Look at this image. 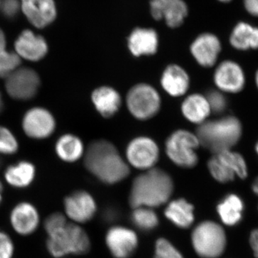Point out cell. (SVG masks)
I'll use <instances>...</instances> for the list:
<instances>
[{
    "instance_id": "1",
    "label": "cell",
    "mask_w": 258,
    "mask_h": 258,
    "mask_svg": "<svg viewBox=\"0 0 258 258\" xmlns=\"http://www.w3.org/2000/svg\"><path fill=\"white\" fill-rule=\"evenodd\" d=\"M85 165L90 172L106 184L119 182L130 171L115 146L105 140L96 141L88 147Z\"/></svg>"
},
{
    "instance_id": "2",
    "label": "cell",
    "mask_w": 258,
    "mask_h": 258,
    "mask_svg": "<svg viewBox=\"0 0 258 258\" xmlns=\"http://www.w3.org/2000/svg\"><path fill=\"white\" fill-rule=\"evenodd\" d=\"M174 189L171 176L159 169H150L134 180L129 203L134 209L157 208L170 198Z\"/></svg>"
},
{
    "instance_id": "3",
    "label": "cell",
    "mask_w": 258,
    "mask_h": 258,
    "mask_svg": "<svg viewBox=\"0 0 258 258\" xmlns=\"http://www.w3.org/2000/svg\"><path fill=\"white\" fill-rule=\"evenodd\" d=\"M242 134L240 120L233 115L205 120L197 130L200 144L213 154L228 150L238 143Z\"/></svg>"
},
{
    "instance_id": "4",
    "label": "cell",
    "mask_w": 258,
    "mask_h": 258,
    "mask_svg": "<svg viewBox=\"0 0 258 258\" xmlns=\"http://www.w3.org/2000/svg\"><path fill=\"white\" fill-rule=\"evenodd\" d=\"M47 249L51 256L62 258L69 254H83L91 248V242L86 231L75 223L47 236Z\"/></svg>"
},
{
    "instance_id": "5",
    "label": "cell",
    "mask_w": 258,
    "mask_h": 258,
    "mask_svg": "<svg viewBox=\"0 0 258 258\" xmlns=\"http://www.w3.org/2000/svg\"><path fill=\"white\" fill-rule=\"evenodd\" d=\"M191 242L200 257L217 258L225 251L227 238L221 225L215 222L205 221L195 227L191 234Z\"/></svg>"
},
{
    "instance_id": "6",
    "label": "cell",
    "mask_w": 258,
    "mask_h": 258,
    "mask_svg": "<svg viewBox=\"0 0 258 258\" xmlns=\"http://www.w3.org/2000/svg\"><path fill=\"white\" fill-rule=\"evenodd\" d=\"M208 166L212 177L223 184L235 177L244 179L248 176V166L243 156L232 149L213 154Z\"/></svg>"
},
{
    "instance_id": "7",
    "label": "cell",
    "mask_w": 258,
    "mask_h": 258,
    "mask_svg": "<svg viewBox=\"0 0 258 258\" xmlns=\"http://www.w3.org/2000/svg\"><path fill=\"white\" fill-rule=\"evenodd\" d=\"M200 144L195 134L187 131H176L166 141V154L176 165L192 168L198 162L196 150Z\"/></svg>"
},
{
    "instance_id": "8",
    "label": "cell",
    "mask_w": 258,
    "mask_h": 258,
    "mask_svg": "<svg viewBox=\"0 0 258 258\" xmlns=\"http://www.w3.org/2000/svg\"><path fill=\"white\" fill-rule=\"evenodd\" d=\"M160 106L159 93L149 85H137L127 95L129 111L139 120H147L154 116L160 109Z\"/></svg>"
},
{
    "instance_id": "9",
    "label": "cell",
    "mask_w": 258,
    "mask_h": 258,
    "mask_svg": "<svg viewBox=\"0 0 258 258\" xmlns=\"http://www.w3.org/2000/svg\"><path fill=\"white\" fill-rule=\"evenodd\" d=\"M5 86L12 98L25 101L35 96L40 86V79L31 69H18L7 78Z\"/></svg>"
},
{
    "instance_id": "10",
    "label": "cell",
    "mask_w": 258,
    "mask_h": 258,
    "mask_svg": "<svg viewBox=\"0 0 258 258\" xmlns=\"http://www.w3.org/2000/svg\"><path fill=\"white\" fill-rule=\"evenodd\" d=\"M126 154L129 162L134 167L150 169L159 159V148L152 139L139 137L128 144Z\"/></svg>"
},
{
    "instance_id": "11",
    "label": "cell",
    "mask_w": 258,
    "mask_h": 258,
    "mask_svg": "<svg viewBox=\"0 0 258 258\" xmlns=\"http://www.w3.org/2000/svg\"><path fill=\"white\" fill-rule=\"evenodd\" d=\"M214 81L222 92L237 93L245 86L246 78L240 64L234 61L226 60L217 68Z\"/></svg>"
},
{
    "instance_id": "12",
    "label": "cell",
    "mask_w": 258,
    "mask_h": 258,
    "mask_svg": "<svg viewBox=\"0 0 258 258\" xmlns=\"http://www.w3.org/2000/svg\"><path fill=\"white\" fill-rule=\"evenodd\" d=\"M66 215L76 223H85L94 217L96 204L90 194L84 191H76L64 199Z\"/></svg>"
},
{
    "instance_id": "13",
    "label": "cell",
    "mask_w": 258,
    "mask_h": 258,
    "mask_svg": "<svg viewBox=\"0 0 258 258\" xmlns=\"http://www.w3.org/2000/svg\"><path fill=\"white\" fill-rule=\"evenodd\" d=\"M23 129L33 139L47 138L53 133L55 119L50 112L42 108H34L27 112L23 118Z\"/></svg>"
},
{
    "instance_id": "14",
    "label": "cell",
    "mask_w": 258,
    "mask_h": 258,
    "mask_svg": "<svg viewBox=\"0 0 258 258\" xmlns=\"http://www.w3.org/2000/svg\"><path fill=\"white\" fill-rule=\"evenodd\" d=\"M106 242L110 252L115 258H128L138 245L135 232L123 227H113L106 234Z\"/></svg>"
},
{
    "instance_id": "15",
    "label": "cell",
    "mask_w": 258,
    "mask_h": 258,
    "mask_svg": "<svg viewBox=\"0 0 258 258\" xmlns=\"http://www.w3.org/2000/svg\"><path fill=\"white\" fill-rule=\"evenodd\" d=\"M20 5L28 21L37 28H45L57 15L53 0H20Z\"/></svg>"
},
{
    "instance_id": "16",
    "label": "cell",
    "mask_w": 258,
    "mask_h": 258,
    "mask_svg": "<svg viewBox=\"0 0 258 258\" xmlns=\"http://www.w3.org/2000/svg\"><path fill=\"white\" fill-rule=\"evenodd\" d=\"M150 5L153 18L164 19L170 28L180 26L187 15V7L183 0H151Z\"/></svg>"
},
{
    "instance_id": "17",
    "label": "cell",
    "mask_w": 258,
    "mask_h": 258,
    "mask_svg": "<svg viewBox=\"0 0 258 258\" xmlns=\"http://www.w3.org/2000/svg\"><path fill=\"white\" fill-rule=\"evenodd\" d=\"M10 224L13 230L22 236L33 234L40 225V215L32 204L20 203L10 213Z\"/></svg>"
},
{
    "instance_id": "18",
    "label": "cell",
    "mask_w": 258,
    "mask_h": 258,
    "mask_svg": "<svg viewBox=\"0 0 258 258\" xmlns=\"http://www.w3.org/2000/svg\"><path fill=\"white\" fill-rule=\"evenodd\" d=\"M220 51L221 43L213 34L200 35L191 45L194 57L203 67H212L216 63Z\"/></svg>"
},
{
    "instance_id": "19",
    "label": "cell",
    "mask_w": 258,
    "mask_h": 258,
    "mask_svg": "<svg viewBox=\"0 0 258 258\" xmlns=\"http://www.w3.org/2000/svg\"><path fill=\"white\" fill-rule=\"evenodd\" d=\"M15 50L20 57L30 61L41 60L47 52L45 39L30 30H24L15 43Z\"/></svg>"
},
{
    "instance_id": "20",
    "label": "cell",
    "mask_w": 258,
    "mask_h": 258,
    "mask_svg": "<svg viewBox=\"0 0 258 258\" xmlns=\"http://www.w3.org/2000/svg\"><path fill=\"white\" fill-rule=\"evenodd\" d=\"M128 45L134 56L153 55L157 50V32L152 29H135L129 36Z\"/></svg>"
},
{
    "instance_id": "21",
    "label": "cell",
    "mask_w": 258,
    "mask_h": 258,
    "mask_svg": "<svg viewBox=\"0 0 258 258\" xmlns=\"http://www.w3.org/2000/svg\"><path fill=\"white\" fill-rule=\"evenodd\" d=\"M161 82L164 89L172 96H182L189 89V76L184 69L176 64H171L166 68Z\"/></svg>"
},
{
    "instance_id": "22",
    "label": "cell",
    "mask_w": 258,
    "mask_h": 258,
    "mask_svg": "<svg viewBox=\"0 0 258 258\" xmlns=\"http://www.w3.org/2000/svg\"><path fill=\"white\" fill-rule=\"evenodd\" d=\"M92 101L97 111L106 118L115 115L121 104L118 93L113 88L106 86L97 88L93 91Z\"/></svg>"
},
{
    "instance_id": "23",
    "label": "cell",
    "mask_w": 258,
    "mask_h": 258,
    "mask_svg": "<svg viewBox=\"0 0 258 258\" xmlns=\"http://www.w3.org/2000/svg\"><path fill=\"white\" fill-rule=\"evenodd\" d=\"M244 209L242 199L235 194H230L219 204L217 212L222 222L231 227L240 223L243 217Z\"/></svg>"
},
{
    "instance_id": "24",
    "label": "cell",
    "mask_w": 258,
    "mask_h": 258,
    "mask_svg": "<svg viewBox=\"0 0 258 258\" xmlns=\"http://www.w3.org/2000/svg\"><path fill=\"white\" fill-rule=\"evenodd\" d=\"M181 111L186 119L200 124L205 122L211 113L206 97L200 94L187 97L183 102Z\"/></svg>"
},
{
    "instance_id": "25",
    "label": "cell",
    "mask_w": 258,
    "mask_h": 258,
    "mask_svg": "<svg viewBox=\"0 0 258 258\" xmlns=\"http://www.w3.org/2000/svg\"><path fill=\"white\" fill-rule=\"evenodd\" d=\"M165 216L180 228H188L194 222V207L184 199L173 200L166 208Z\"/></svg>"
},
{
    "instance_id": "26",
    "label": "cell",
    "mask_w": 258,
    "mask_h": 258,
    "mask_svg": "<svg viewBox=\"0 0 258 258\" xmlns=\"http://www.w3.org/2000/svg\"><path fill=\"white\" fill-rule=\"evenodd\" d=\"M232 47L239 50L258 48V28L249 24L240 23L234 29L230 36Z\"/></svg>"
},
{
    "instance_id": "27",
    "label": "cell",
    "mask_w": 258,
    "mask_h": 258,
    "mask_svg": "<svg viewBox=\"0 0 258 258\" xmlns=\"http://www.w3.org/2000/svg\"><path fill=\"white\" fill-rule=\"evenodd\" d=\"M35 174L34 166L30 162L22 161L8 168L5 171V179L13 187L25 188L31 184Z\"/></svg>"
},
{
    "instance_id": "28",
    "label": "cell",
    "mask_w": 258,
    "mask_h": 258,
    "mask_svg": "<svg viewBox=\"0 0 258 258\" xmlns=\"http://www.w3.org/2000/svg\"><path fill=\"white\" fill-rule=\"evenodd\" d=\"M56 152L62 160L73 162L79 160L83 153V145L78 137L71 134L62 136L56 144Z\"/></svg>"
},
{
    "instance_id": "29",
    "label": "cell",
    "mask_w": 258,
    "mask_h": 258,
    "mask_svg": "<svg viewBox=\"0 0 258 258\" xmlns=\"http://www.w3.org/2000/svg\"><path fill=\"white\" fill-rule=\"evenodd\" d=\"M132 221L139 228L143 230H150L155 228L159 223L157 215L152 209L137 208L132 214Z\"/></svg>"
},
{
    "instance_id": "30",
    "label": "cell",
    "mask_w": 258,
    "mask_h": 258,
    "mask_svg": "<svg viewBox=\"0 0 258 258\" xmlns=\"http://www.w3.org/2000/svg\"><path fill=\"white\" fill-rule=\"evenodd\" d=\"M20 57L17 53L0 50V78H7L18 69Z\"/></svg>"
},
{
    "instance_id": "31",
    "label": "cell",
    "mask_w": 258,
    "mask_h": 258,
    "mask_svg": "<svg viewBox=\"0 0 258 258\" xmlns=\"http://www.w3.org/2000/svg\"><path fill=\"white\" fill-rule=\"evenodd\" d=\"M18 149V142L13 134L8 128L0 126V153L13 154Z\"/></svg>"
},
{
    "instance_id": "32",
    "label": "cell",
    "mask_w": 258,
    "mask_h": 258,
    "mask_svg": "<svg viewBox=\"0 0 258 258\" xmlns=\"http://www.w3.org/2000/svg\"><path fill=\"white\" fill-rule=\"evenodd\" d=\"M154 258H184L182 254L167 240L159 239L156 243L155 255Z\"/></svg>"
},
{
    "instance_id": "33",
    "label": "cell",
    "mask_w": 258,
    "mask_h": 258,
    "mask_svg": "<svg viewBox=\"0 0 258 258\" xmlns=\"http://www.w3.org/2000/svg\"><path fill=\"white\" fill-rule=\"evenodd\" d=\"M206 97L211 112L217 114L223 113L227 106V101L223 93L218 91H209Z\"/></svg>"
},
{
    "instance_id": "34",
    "label": "cell",
    "mask_w": 258,
    "mask_h": 258,
    "mask_svg": "<svg viewBox=\"0 0 258 258\" xmlns=\"http://www.w3.org/2000/svg\"><path fill=\"white\" fill-rule=\"evenodd\" d=\"M67 223L66 217L62 214L56 212L47 217L44 222V228L49 236L63 228Z\"/></svg>"
},
{
    "instance_id": "35",
    "label": "cell",
    "mask_w": 258,
    "mask_h": 258,
    "mask_svg": "<svg viewBox=\"0 0 258 258\" xmlns=\"http://www.w3.org/2000/svg\"><path fill=\"white\" fill-rule=\"evenodd\" d=\"M15 246L10 236L0 230V258H13Z\"/></svg>"
},
{
    "instance_id": "36",
    "label": "cell",
    "mask_w": 258,
    "mask_h": 258,
    "mask_svg": "<svg viewBox=\"0 0 258 258\" xmlns=\"http://www.w3.org/2000/svg\"><path fill=\"white\" fill-rule=\"evenodd\" d=\"M0 10L7 18H14L21 10L20 0H0Z\"/></svg>"
},
{
    "instance_id": "37",
    "label": "cell",
    "mask_w": 258,
    "mask_h": 258,
    "mask_svg": "<svg viewBox=\"0 0 258 258\" xmlns=\"http://www.w3.org/2000/svg\"><path fill=\"white\" fill-rule=\"evenodd\" d=\"M249 244L253 251L254 257L258 258V228L254 229L249 235Z\"/></svg>"
},
{
    "instance_id": "38",
    "label": "cell",
    "mask_w": 258,
    "mask_h": 258,
    "mask_svg": "<svg viewBox=\"0 0 258 258\" xmlns=\"http://www.w3.org/2000/svg\"><path fill=\"white\" fill-rule=\"evenodd\" d=\"M244 4L249 13L258 17V0H244Z\"/></svg>"
},
{
    "instance_id": "39",
    "label": "cell",
    "mask_w": 258,
    "mask_h": 258,
    "mask_svg": "<svg viewBox=\"0 0 258 258\" xmlns=\"http://www.w3.org/2000/svg\"><path fill=\"white\" fill-rule=\"evenodd\" d=\"M6 46V38L3 30L0 29V50H5Z\"/></svg>"
},
{
    "instance_id": "40",
    "label": "cell",
    "mask_w": 258,
    "mask_h": 258,
    "mask_svg": "<svg viewBox=\"0 0 258 258\" xmlns=\"http://www.w3.org/2000/svg\"><path fill=\"white\" fill-rule=\"evenodd\" d=\"M252 189L253 192L258 196V176L254 180L252 184Z\"/></svg>"
},
{
    "instance_id": "41",
    "label": "cell",
    "mask_w": 258,
    "mask_h": 258,
    "mask_svg": "<svg viewBox=\"0 0 258 258\" xmlns=\"http://www.w3.org/2000/svg\"><path fill=\"white\" fill-rule=\"evenodd\" d=\"M254 81H255V85L258 89V70L256 71L255 76H254Z\"/></svg>"
},
{
    "instance_id": "42",
    "label": "cell",
    "mask_w": 258,
    "mask_h": 258,
    "mask_svg": "<svg viewBox=\"0 0 258 258\" xmlns=\"http://www.w3.org/2000/svg\"><path fill=\"white\" fill-rule=\"evenodd\" d=\"M2 192H3V186H2V184L0 183V203H2V200H3V195H2Z\"/></svg>"
},
{
    "instance_id": "43",
    "label": "cell",
    "mask_w": 258,
    "mask_h": 258,
    "mask_svg": "<svg viewBox=\"0 0 258 258\" xmlns=\"http://www.w3.org/2000/svg\"><path fill=\"white\" fill-rule=\"evenodd\" d=\"M3 100H2L1 94H0V112H1L2 110H3Z\"/></svg>"
},
{
    "instance_id": "44",
    "label": "cell",
    "mask_w": 258,
    "mask_h": 258,
    "mask_svg": "<svg viewBox=\"0 0 258 258\" xmlns=\"http://www.w3.org/2000/svg\"><path fill=\"white\" fill-rule=\"evenodd\" d=\"M255 151H256V152H257V155H258V142H257V143H256Z\"/></svg>"
},
{
    "instance_id": "45",
    "label": "cell",
    "mask_w": 258,
    "mask_h": 258,
    "mask_svg": "<svg viewBox=\"0 0 258 258\" xmlns=\"http://www.w3.org/2000/svg\"><path fill=\"white\" fill-rule=\"evenodd\" d=\"M219 1L223 2V3H228V2H230L231 0H219Z\"/></svg>"
}]
</instances>
